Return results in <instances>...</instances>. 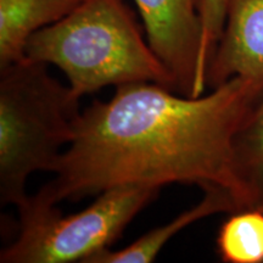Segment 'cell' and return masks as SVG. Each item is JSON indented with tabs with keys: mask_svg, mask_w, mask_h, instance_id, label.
I'll return each instance as SVG.
<instances>
[{
	"mask_svg": "<svg viewBox=\"0 0 263 263\" xmlns=\"http://www.w3.org/2000/svg\"><path fill=\"white\" fill-rule=\"evenodd\" d=\"M263 90L235 77L200 97L156 83L120 85L80 112L71 141L35 201H78L121 185L195 184L221 189L250 209L235 163V139Z\"/></svg>",
	"mask_w": 263,
	"mask_h": 263,
	"instance_id": "cell-1",
	"label": "cell"
},
{
	"mask_svg": "<svg viewBox=\"0 0 263 263\" xmlns=\"http://www.w3.org/2000/svg\"><path fill=\"white\" fill-rule=\"evenodd\" d=\"M26 58L60 68L77 100L110 85L141 82L176 91L172 74L122 0H82L57 24L32 35Z\"/></svg>",
	"mask_w": 263,
	"mask_h": 263,
	"instance_id": "cell-2",
	"label": "cell"
},
{
	"mask_svg": "<svg viewBox=\"0 0 263 263\" xmlns=\"http://www.w3.org/2000/svg\"><path fill=\"white\" fill-rule=\"evenodd\" d=\"M80 100L49 73L26 60L0 68V202H27L31 174L52 172L70 144Z\"/></svg>",
	"mask_w": 263,
	"mask_h": 263,
	"instance_id": "cell-3",
	"label": "cell"
},
{
	"mask_svg": "<svg viewBox=\"0 0 263 263\" xmlns=\"http://www.w3.org/2000/svg\"><path fill=\"white\" fill-rule=\"evenodd\" d=\"M160 188L121 185L99 194L94 202L73 215L58 205L32 199L18 207L20 232L0 252L2 263H85L110 249Z\"/></svg>",
	"mask_w": 263,
	"mask_h": 263,
	"instance_id": "cell-4",
	"label": "cell"
},
{
	"mask_svg": "<svg viewBox=\"0 0 263 263\" xmlns=\"http://www.w3.org/2000/svg\"><path fill=\"white\" fill-rule=\"evenodd\" d=\"M151 48L172 74L177 93L200 97L207 88L197 0H133Z\"/></svg>",
	"mask_w": 263,
	"mask_h": 263,
	"instance_id": "cell-5",
	"label": "cell"
},
{
	"mask_svg": "<svg viewBox=\"0 0 263 263\" xmlns=\"http://www.w3.org/2000/svg\"><path fill=\"white\" fill-rule=\"evenodd\" d=\"M240 77L263 90V0H229L207 87Z\"/></svg>",
	"mask_w": 263,
	"mask_h": 263,
	"instance_id": "cell-6",
	"label": "cell"
},
{
	"mask_svg": "<svg viewBox=\"0 0 263 263\" xmlns=\"http://www.w3.org/2000/svg\"><path fill=\"white\" fill-rule=\"evenodd\" d=\"M82 0H0V68L26 60L33 34L57 24Z\"/></svg>",
	"mask_w": 263,
	"mask_h": 263,
	"instance_id": "cell-7",
	"label": "cell"
},
{
	"mask_svg": "<svg viewBox=\"0 0 263 263\" xmlns=\"http://www.w3.org/2000/svg\"><path fill=\"white\" fill-rule=\"evenodd\" d=\"M239 211L234 197L221 189L203 190V197L192 209L186 210L172 221L150 230L122 250L106 249L90 257L85 263H150L155 261L163 246L186 227L217 213Z\"/></svg>",
	"mask_w": 263,
	"mask_h": 263,
	"instance_id": "cell-8",
	"label": "cell"
},
{
	"mask_svg": "<svg viewBox=\"0 0 263 263\" xmlns=\"http://www.w3.org/2000/svg\"><path fill=\"white\" fill-rule=\"evenodd\" d=\"M235 163L250 209L263 210V95L238 132Z\"/></svg>",
	"mask_w": 263,
	"mask_h": 263,
	"instance_id": "cell-9",
	"label": "cell"
},
{
	"mask_svg": "<svg viewBox=\"0 0 263 263\" xmlns=\"http://www.w3.org/2000/svg\"><path fill=\"white\" fill-rule=\"evenodd\" d=\"M217 252L226 263H263V210L230 213L217 235Z\"/></svg>",
	"mask_w": 263,
	"mask_h": 263,
	"instance_id": "cell-10",
	"label": "cell"
},
{
	"mask_svg": "<svg viewBox=\"0 0 263 263\" xmlns=\"http://www.w3.org/2000/svg\"><path fill=\"white\" fill-rule=\"evenodd\" d=\"M228 2L229 0H197V9L202 28L201 60L206 81L213 52L224 27Z\"/></svg>",
	"mask_w": 263,
	"mask_h": 263,
	"instance_id": "cell-11",
	"label": "cell"
}]
</instances>
